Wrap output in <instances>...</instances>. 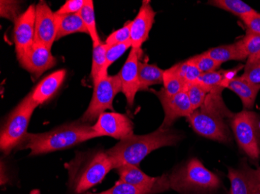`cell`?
Wrapping results in <instances>:
<instances>
[{
  "label": "cell",
  "mask_w": 260,
  "mask_h": 194,
  "mask_svg": "<svg viewBox=\"0 0 260 194\" xmlns=\"http://www.w3.org/2000/svg\"><path fill=\"white\" fill-rule=\"evenodd\" d=\"M84 21L86 27L88 30L89 35L91 37L93 44L99 43L101 42L98 33L97 25H96L95 14H94V7L92 0H86L83 8L78 13Z\"/></svg>",
  "instance_id": "cell-26"
},
{
  "label": "cell",
  "mask_w": 260,
  "mask_h": 194,
  "mask_svg": "<svg viewBox=\"0 0 260 194\" xmlns=\"http://www.w3.org/2000/svg\"><path fill=\"white\" fill-rule=\"evenodd\" d=\"M241 41L248 60H260V34L247 30L246 34Z\"/></svg>",
  "instance_id": "cell-29"
},
{
  "label": "cell",
  "mask_w": 260,
  "mask_h": 194,
  "mask_svg": "<svg viewBox=\"0 0 260 194\" xmlns=\"http://www.w3.org/2000/svg\"><path fill=\"white\" fill-rule=\"evenodd\" d=\"M179 76L187 85L197 81L202 72L198 69L191 58L175 65Z\"/></svg>",
  "instance_id": "cell-31"
},
{
  "label": "cell",
  "mask_w": 260,
  "mask_h": 194,
  "mask_svg": "<svg viewBox=\"0 0 260 194\" xmlns=\"http://www.w3.org/2000/svg\"><path fill=\"white\" fill-rule=\"evenodd\" d=\"M18 3L14 1H1V17L13 20H17V12H18Z\"/></svg>",
  "instance_id": "cell-38"
},
{
  "label": "cell",
  "mask_w": 260,
  "mask_h": 194,
  "mask_svg": "<svg viewBox=\"0 0 260 194\" xmlns=\"http://www.w3.org/2000/svg\"><path fill=\"white\" fill-rule=\"evenodd\" d=\"M86 0H67L63 6L58 9L55 14L58 15L78 14L85 4Z\"/></svg>",
  "instance_id": "cell-36"
},
{
  "label": "cell",
  "mask_w": 260,
  "mask_h": 194,
  "mask_svg": "<svg viewBox=\"0 0 260 194\" xmlns=\"http://www.w3.org/2000/svg\"><path fill=\"white\" fill-rule=\"evenodd\" d=\"M56 16L57 21H58V33H57L56 40L73 33H84L89 34L88 30L86 27L84 21L82 20L80 14H66V15L56 14Z\"/></svg>",
  "instance_id": "cell-21"
},
{
  "label": "cell",
  "mask_w": 260,
  "mask_h": 194,
  "mask_svg": "<svg viewBox=\"0 0 260 194\" xmlns=\"http://www.w3.org/2000/svg\"><path fill=\"white\" fill-rule=\"evenodd\" d=\"M231 124L239 148L252 160H258L260 156L258 115L243 110L234 114Z\"/></svg>",
  "instance_id": "cell-7"
},
{
  "label": "cell",
  "mask_w": 260,
  "mask_h": 194,
  "mask_svg": "<svg viewBox=\"0 0 260 194\" xmlns=\"http://www.w3.org/2000/svg\"><path fill=\"white\" fill-rule=\"evenodd\" d=\"M98 138L93 126L78 121L66 124L49 132L27 133L18 149H30V156H39L66 149L80 143Z\"/></svg>",
  "instance_id": "cell-2"
},
{
  "label": "cell",
  "mask_w": 260,
  "mask_h": 194,
  "mask_svg": "<svg viewBox=\"0 0 260 194\" xmlns=\"http://www.w3.org/2000/svg\"><path fill=\"white\" fill-rule=\"evenodd\" d=\"M93 96L87 110L80 121L90 125L97 121L106 110L113 111V100L122 92V83L119 75H109L99 79L94 84Z\"/></svg>",
  "instance_id": "cell-6"
},
{
  "label": "cell",
  "mask_w": 260,
  "mask_h": 194,
  "mask_svg": "<svg viewBox=\"0 0 260 194\" xmlns=\"http://www.w3.org/2000/svg\"><path fill=\"white\" fill-rule=\"evenodd\" d=\"M185 91L194 111L204 106L207 100V93H210L209 90L198 81L187 85Z\"/></svg>",
  "instance_id": "cell-28"
},
{
  "label": "cell",
  "mask_w": 260,
  "mask_h": 194,
  "mask_svg": "<svg viewBox=\"0 0 260 194\" xmlns=\"http://www.w3.org/2000/svg\"><path fill=\"white\" fill-rule=\"evenodd\" d=\"M39 106L30 92L9 114L1 128L0 148L3 152L9 154L20 145L27 134L30 118Z\"/></svg>",
  "instance_id": "cell-5"
},
{
  "label": "cell",
  "mask_w": 260,
  "mask_h": 194,
  "mask_svg": "<svg viewBox=\"0 0 260 194\" xmlns=\"http://www.w3.org/2000/svg\"><path fill=\"white\" fill-rule=\"evenodd\" d=\"M241 76L255 87H260V60H248L244 73Z\"/></svg>",
  "instance_id": "cell-34"
},
{
  "label": "cell",
  "mask_w": 260,
  "mask_h": 194,
  "mask_svg": "<svg viewBox=\"0 0 260 194\" xmlns=\"http://www.w3.org/2000/svg\"><path fill=\"white\" fill-rule=\"evenodd\" d=\"M102 194H156L154 191L146 188L137 187L128 183L118 181L115 186L108 190L104 191Z\"/></svg>",
  "instance_id": "cell-32"
},
{
  "label": "cell",
  "mask_w": 260,
  "mask_h": 194,
  "mask_svg": "<svg viewBox=\"0 0 260 194\" xmlns=\"http://www.w3.org/2000/svg\"><path fill=\"white\" fill-rule=\"evenodd\" d=\"M181 139L182 136L177 131L159 128L148 135H130L106 153L112 161L113 169L125 165L138 166L152 151L163 147L173 146Z\"/></svg>",
  "instance_id": "cell-1"
},
{
  "label": "cell",
  "mask_w": 260,
  "mask_h": 194,
  "mask_svg": "<svg viewBox=\"0 0 260 194\" xmlns=\"http://www.w3.org/2000/svg\"><path fill=\"white\" fill-rule=\"evenodd\" d=\"M85 194H102V192H101V193H91V192H87V193H85Z\"/></svg>",
  "instance_id": "cell-40"
},
{
  "label": "cell",
  "mask_w": 260,
  "mask_h": 194,
  "mask_svg": "<svg viewBox=\"0 0 260 194\" xmlns=\"http://www.w3.org/2000/svg\"><path fill=\"white\" fill-rule=\"evenodd\" d=\"M230 194H260V183L257 169L244 164L241 169H229Z\"/></svg>",
  "instance_id": "cell-15"
},
{
  "label": "cell",
  "mask_w": 260,
  "mask_h": 194,
  "mask_svg": "<svg viewBox=\"0 0 260 194\" xmlns=\"http://www.w3.org/2000/svg\"><path fill=\"white\" fill-rule=\"evenodd\" d=\"M208 4L230 12L235 15L239 16V17L255 11L254 9L241 0H212V1H209Z\"/></svg>",
  "instance_id": "cell-27"
},
{
  "label": "cell",
  "mask_w": 260,
  "mask_h": 194,
  "mask_svg": "<svg viewBox=\"0 0 260 194\" xmlns=\"http://www.w3.org/2000/svg\"><path fill=\"white\" fill-rule=\"evenodd\" d=\"M116 170L120 178L119 180L123 183L137 187L152 189L156 193L170 189L167 175H163L160 177H151L140 170L138 166L133 165L120 166L117 168Z\"/></svg>",
  "instance_id": "cell-13"
},
{
  "label": "cell",
  "mask_w": 260,
  "mask_h": 194,
  "mask_svg": "<svg viewBox=\"0 0 260 194\" xmlns=\"http://www.w3.org/2000/svg\"><path fill=\"white\" fill-rule=\"evenodd\" d=\"M153 93L158 97L165 111V119L160 127L161 129H170L177 119L183 117L187 118L194 112L185 90L175 96L165 94L163 89Z\"/></svg>",
  "instance_id": "cell-12"
},
{
  "label": "cell",
  "mask_w": 260,
  "mask_h": 194,
  "mask_svg": "<svg viewBox=\"0 0 260 194\" xmlns=\"http://www.w3.org/2000/svg\"><path fill=\"white\" fill-rule=\"evenodd\" d=\"M20 64L24 69L39 78L47 70L55 66L56 58L52 55L50 48L35 43Z\"/></svg>",
  "instance_id": "cell-16"
},
{
  "label": "cell",
  "mask_w": 260,
  "mask_h": 194,
  "mask_svg": "<svg viewBox=\"0 0 260 194\" xmlns=\"http://www.w3.org/2000/svg\"><path fill=\"white\" fill-rule=\"evenodd\" d=\"M140 49L133 48L128 58L119 71V75L122 83V92L125 95L128 107L134 106L136 94L140 90L138 66Z\"/></svg>",
  "instance_id": "cell-14"
},
{
  "label": "cell",
  "mask_w": 260,
  "mask_h": 194,
  "mask_svg": "<svg viewBox=\"0 0 260 194\" xmlns=\"http://www.w3.org/2000/svg\"><path fill=\"white\" fill-rule=\"evenodd\" d=\"M249 31L260 34V14L256 11L240 17Z\"/></svg>",
  "instance_id": "cell-37"
},
{
  "label": "cell",
  "mask_w": 260,
  "mask_h": 194,
  "mask_svg": "<svg viewBox=\"0 0 260 194\" xmlns=\"http://www.w3.org/2000/svg\"><path fill=\"white\" fill-rule=\"evenodd\" d=\"M35 12L36 6L30 5L14 22V43L20 63L35 44Z\"/></svg>",
  "instance_id": "cell-9"
},
{
  "label": "cell",
  "mask_w": 260,
  "mask_h": 194,
  "mask_svg": "<svg viewBox=\"0 0 260 194\" xmlns=\"http://www.w3.org/2000/svg\"><path fill=\"white\" fill-rule=\"evenodd\" d=\"M196 66L198 68L202 73H207L210 71H214L220 66L221 64L214 61L211 57L209 56L206 52L196 55L190 58Z\"/></svg>",
  "instance_id": "cell-35"
},
{
  "label": "cell",
  "mask_w": 260,
  "mask_h": 194,
  "mask_svg": "<svg viewBox=\"0 0 260 194\" xmlns=\"http://www.w3.org/2000/svg\"><path fill=\"white\" fill-rule=\"evenodd\" d=\"M257 173H258V179H259V183H260V169H257Z\"/></svg>",
  "instance_id": "cell-39"
},
{
  "label": "cell",
  "mask_w": 260,
  "mask_h": 194,
  "mask_svg": "<svg viewBox=\"0 0 260 194\" xmlns=\"http://www.w3.org/2000/svg\"><path fill=\"white\" fill-rule=\"evenodd\" d=\"M65 167L69 176L67 185L74 194L83 193L99 184L113 169L107 153L101 150L77 151Z\"/></svg>",
  "instance_id": "cell-3"
},
{
  "label": "cell",
  "mask_w": 260,
  "mask_h": 194,
  "mask_svg": "<svg viewBox=\"0 0 260 194\" xmlns=\"http://www.w3.org/2000/svg\"><path fill=\"white\" fill-rule=\"evenodd\" d=\"M226 88L232 90L240 97L244 110H250L253 107L257 95L260 90V87L250 84L242 76L235 77L228 82Z\"/></svg>",
  "instance_id": "cell-19"
},
{
  "label": "cell",
  "mask_w": 260,
  "mask_h": 194,
  "mask_svg": "<svg viewBox=\"0 0 260 194\" xmlns=\"http://www.w3.org/2000/svg\"><path fill=\"white\" fill-rule=\"evenodd\" d=\"M205 52L214 61L220 64L231 60L241 61L248 58L241 40L232 45H221L217 48H210Z\"/></svg>",
  "instance_id": "cell-20"
},
{
  "label": "cell",
  "mask_w": 260,
  "mask_h": 194,
  "mask_svg": "<svg viewBox=\"0 0 260 194\" xmlns=\"http://www.w3.org/2000/svg\"><path fill=\"white\" fill-rule=\"evenodd\" d=\"M187 121L194 131L201 136L222 143L232 141L229 128L223 118L215 113L198 109L187 118Z\"/></svg>",
  "instance_id": "cell-8"
},
{
  "label": "cell",
  "mask_w": 260,
  "mask_h": 194,
  "mask_svg": "<svg viewBox=\"0 0 260 194\" xmlns=\"http://www.w3.org/2000/svg\"><path fill=\"white\" fill-rule=\"evenodd\" d=\"M129 48H132V42L131 41H128V42H125V43L119 44V45L109 47L107 53H106V61H105V66H104L103 70H102L99 79L108 75V69H109V67L116 60L119 59Z\"/></svg>",
  "instance_id": "cell-30"
},
{
  "label": "cell",
  "mask_w": 260,
  "mask_h": 194,
  "mask_svg": "<svg viewBox=\"0 0 260 194\" xmlns=\"http://www.w3.org/2000/svg\"><path fill=\"white\" fill-rule=\"evenodd\" d=\"M163 90L168 96H175L186 90L187 84L179 76L175 65L165 70L163 79Z\"/></svg>",
  "instance_id": "cell-24"
},
{
  "label": "cell",
  "mask_w": 260,
  "mask_h": 194,
  "mask_svg": "<svg viewBox=\"0 0 260 194\" xmlns=\"http://www.w3.org/2000/svg\"><path fill=\"white\" fill-rule=\"evenodd\" d=\"M156 13L150 6V1H143L137 17L132 20L131 42L132 48L140 49L149 37V33L154 23Z\"/></svg>",
  "instance_id": "cell-17"
},
{
  "label": "cell",
  "mask_w": 260,
  "mask_h": 194,
  "mask_svg": "<svg viewBox=\"0 0 260 194\" xmlns=\"http://www.w3.org/2000/svg\"><path fill=\"white\" fill-rule=\"evenodd\" d=\"M108 48L109 46L105 44V42H102V41L99 43L93 44L91 78L93 80V84L99 80V76L105 66Z\"/></svg>",
  "instance_id": "cell-25"
},
{
  "label": "cell",
  "mask_w": 260,
  "mask_h": 194,
  "mask_svg": "<svg viewBox=\"0 0 260 194\" xmlns=\"http://www.w3.org/2000/svg\"><path fill=\"white\" fill-rule=\"evenodd\" d=\"M167 176L169 188L182 194L207 193L220 185L218 176L197 159H192Z\"/></svg>",
  "instance_id": "cell-4"
},
{
  "label": "cell",
  "mask_w": 260,
  "mask_h": 194,
  "mask_svg": "<svg viewBox=\"0 0 260 194\" xmlns=\"http://www.w3.org/2000/svg\"><path fill=\"white\" fill-rule=\"evenodd\" d=\"M58 33V21L54 13L45 1L36 5L35 12V43L52 48Z\"/></svg>",
  "instance_id": "cell-10"
},
{
  "label": "cell",
  "mask_w": 260,
  "mask_h": 194,
  "mask_svg": "<svg viewBox=\"0 0 260 194\" xmlns=\"http://www.w3.org/2000/svg\"><path fill=\"white\" fill-rule=\"evenodd\" d=\"M164 72L165 70L157 65L139 62L140 90H147L153 85L163 84Z\"/></svg>",
  "instance_id": "cell-22"
},
{
  "label": "cell",
  "mask_w": 260,
  "mask_h": 194,
  "mask_svg": "<svg viewBox=\"0 0 260 194\" xmlns=\"http://www.w3.org/2000/svg\"><path fill=\"white\" fill-rule=\"evenodd\" d=\"M93 129L98 137L109 136L121 141L134 135V123L122 113L105 112L99 117Z\"/></svg>",
  "instance_id": "cell-11"
},
{
  "label": "cell",
  "mask_w": 260,
  "mask_h": 194,
  "mask_svg": "<svg viewBox=\"0 0 260 194\" xmlns=\"http://www.w3.org/2000/svg\"><path fill=\"white\" fill-rule=\"evenodd\" d=\"M67 76L66 70L61 69L52 72L40 82L32 90V97L39 105L43 104L56 94L62 87Z\"/></svg>",
  "instance_id": "cell-18"
},
{
  "label": "cell",
  "mask_w": 260,
  "mask_h": 194,
  "mask_svg": "<svg viewBox=\"0 0 260 194\" xmlns=\"http://www.w3.org/2000/svg\"><path fill=\"white\" fill-rule=\"evenodd\" d=\"M210 92L212 96L220 97L222 90L226 88L228 83L226 71H214L202 73L197 80Z\"/></svg>",
  "instance_id": "cell-23"
},
{
  "label": "cell",
  "mask_w": 260,
  "mask_h": 194,
  "mask_svg": "<svg viewBox=\"0 0 260 194\" xmlns=\"http://www.w3.org/2000/svg\"><path fill=\"white\" fill-rule=\"evenodd\" d=\"M131 26L132 21L127 22L122 28L111 33L105 41V44L110 47L131 41Z\"/></svg>",
  "instance_id": "cell-33"
}]
</instances>
